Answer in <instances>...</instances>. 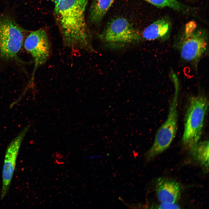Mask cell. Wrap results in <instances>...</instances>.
I'll use <instances>...</instances> for the list:
<instances>
[{
    "label": "cell",
    "instance_id": "7c38bea8",
    "mask_svg": "<svg viewBox=\"0 0 209 209\" xmlns=\"http://www.w3.org/2000/svg\"><path fill=\"white\" fill-rule=\"evenodd\" d=\"M193 158L206 170L209 167V141L206 140L197 143L189 150Z\"/></svg>",
    "mask_w": 209,
    "mask_h": 209
},
{
    "label": "cell",
    "instance_id": "277c9868",
    "mask_svg": "<svg viewBox=\"0 0 209 209\" xmlns=\"http://www.w3.org/2000/svg\"><path fill=\"white\" fill-rule=\"evenodd\" d=\"M24 31L14 20L0 17V58L9 60L17 59L24 39Z\"/></svg>",
    "mask_w": 209,
    "mask_h": 209
},
{
    "label": "cell",
    "instance_id": "8fae6325",
    "mask_svg": "<svg viewBox=\"0 0 209 209\" xmlns=\"http://www.w3.org/2000/svg\"><path fill=\"white\" fill-rule=\"evenodd\" d=\"M114 0H94L91 7L89 19L93 24L100 23Z\"/></svg>",
    "mask_w": 209,
    "mask_h": 209
},
{
    "label": "cell",
    "instance_id": "7a4b0ae2",
    "mask_svg": "<svg viewBox=\"0 0 209 209\" xmlns=\"http://www.w3.org/2000/svg\"><path fill=\"white\" fill-rule=\"evenodd\" d=\"M188 102L185 116L182 142L189 150L200 141L201 137L208 102L206 97L199 95L191 97Z\"/></svg>",
    "mask_w": 209,
    "mask_h": 209
},
{
    "label": "cell",
    "instance_id": "5b68a950",
    "mask_svg": "<svg viewBox=\"0 0 209 209\" xmlns=\"http://www.w3.org/2000/svg\"><path fill=\"white\" fill-rule=\"evenodd\" d=\"M208 46L207 33L198 28L194 22L187 24L180 48L181 58L188 62L197 63L206 51Z\"/></svg>",
    "mask_w": 209,
    "mask_h": 209
},
{
    "label": "cell",
    "instance_id": "6da1fadb",
    "mask_svg": "<svg viewBox=\"0 0 209 209\" xmlns=\"http://www.w3.org/2000/svg\"><path fill=\"white\" fill-rule=\"evenodd\" d=\"M88 0H60L54 12L64 46L72 50L93 51L85 12Z\"/></svg>",
    "mask_w": 209,
    "mask_h": 209
},
{
    "label": "cell",
    "instance_id": "9a60e30c",
    "mask_svg": "<svg viewBox=\"0 0 209 209\" xmlns=\"http://www.w3.org/2000/svg\"><path fill=\"white\" fill-rule=\"evenodd\" d=\"M50 1H51L52 2L55 3V4L57 3L58 1H59L60 0H49Z\"/></svg>",
    "mask_w": 209,
    "mask_h": 209
},
{
    "label": "cell",
    "instance_id": "9c48e42d",
    "mask_svg": "<svg viewBox=\"0 0 209 209\" xmlns=\"http://www.w3.org/2000/svg\"><path fill=\"white\" fill-rule=\"evenodd\" d=\"M156 192L157 198L161 202L175 203L181 197L179 184L174 180L164 178L158 179Z\"/></svg>",
    "mask_w": 209,
    "mask_h": 209
},
{
    "label": "cell",
    "instance_id": "8992f818",
    "mask_svg": "<svg viewBox=\"0 0 209 209\" xmlns=\"http://www.w3.org/2000/svg\"><path fill=\"white\" fill-rule=\"evenodd\" d=\"M100 37L113 46L134 43L142 40L140 34L123 17L118 18L111 21Z\"/></svg>",
    "mask_w": 209,
    "mask_h": 209
},
{
    "label": "cell",
    "instance_id": "ba28073f",
    "mask_svg": "<svg viewBox=\"0 0 209 209\" xmlns=\"http://www.w3.org/2000/svg\"><path fill=\"white\" fill-rule=\"evenodd\" d=\"M31 125L26 126L13 139L7 147L5 154L2 171V185L1 199L6 195L15 170L17 157L21 143Z\"/></svg>",
    "mask_w": 209,
    "mask_h": 209
},
{
    "label": "cell",
    "instance_id": "3957f363",
    "mask_svg": "<svg viewBox=\"0 0 209 209\" xmlns=\"http://www.w3.org/2000/svg\"><path fill=\"white\" fill-rule=\"evenodd\" d=\"M178 94L175 92L167 118L157 131L152 147L145 154L146 161H151L167 149L175 136L178 128Z\"/></svg>",
    "mask_w": 209,
    "mask_h": 209
},
{
    "label": "cell",
    "instance_id": "4fadbf2b",
    "mask_svg": "<svg viewBox=\"0 0 209 209\" xmlns=\"http://www.w3.org/2000/svg\"><path fill=\"white\" fill-rule=\"evenodd\" d=\"M158 8H168L176 11L186 12L189 8L177 0H143Z\"/></svg>",
    "mask_w": 209,
    "mask_h": 209
},
{
    "label": "cell",
    "instance_id": "30bf717a",
    "mask_svg": "<svg viewBox=\"0 0 209 209\" xmlns=\"http://www.w3.org/2000/svg\"><path fill=\"white\" fill-rule=\"evenodd\" d=\"M171 28V23L168 19L165 17L158 19L143 30L140 34L142 39H165L169 37Z\"/></svg>",
    "mask_w": 209,
    "mask_h": 209
},
{
    "label": "cell",
    "instance_id": "5bb4252c",
    "mask_svg": "<svg viewBox=\"0 0 209 209\" xmlns=\"http://www.w3.org/2000/svg\"><path fill=\"white\" fill-rule=\"evenodd\" d=\"M161 203L157 206V208L160 209H179L180 208L179 206L176 203L161 202Z\"/></svg>",
    "mask_w": 209,
    "mask_h": 209
},
{
    "label": "cell",
    "instance_id": "52a82bcc",
    "mask_svg": "<svg viewBox=\"0 0 209 209\" xmlns=\"http://www.w3.org/2000/svg\"><path fill=\"white\" fill-rule=\"evenodd\" d=\"M24 46L34 62L33 80L37 69L44 65L50 56L51 44L46 31L40 28L30 32L24 41Z\"/></svg>",
    "mask_w": 209,
    "mask_h": 209
}]
</instances>
